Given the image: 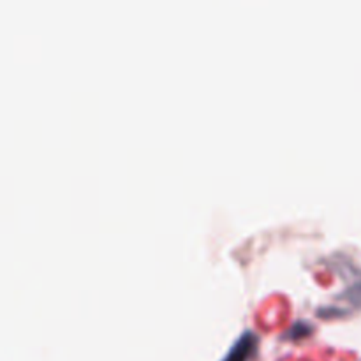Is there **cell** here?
I'll return each instance as SVG.
<instances>
[{
  "label": "cell",
  "instance_id": "cell-1",
  "mask_svg": "<svg viewBox=\"0 0 361 361\" xmlns=\"http://www.w3.org/2000/svg\"><path fill=\"white\" fill-rule=\"evenodd\" d=\"M257 342H259V337H257L256 331L250 330V328H245L235 338V342L229 345V349L222 356L221 361H249L252 358L254 353H256Z\"/></svg>",
  "mask_w": 361,
  "mask_h": 361
},
{
  "label": "cell",
  "instance_id": "cell-2",
  "mask_svg": "<svg viewBox=\"0 0 361 361\" xmlns=\"http://www.w3.org/2000/svg\"><path fill=\"white\" fill-rule=\"evenodd\" d=\"M351 298L361 300V281L356 282V284L351 288Z\"/></svg>",
  "mask_w": 361,
  "mask_h": 361
}]
</instances>
